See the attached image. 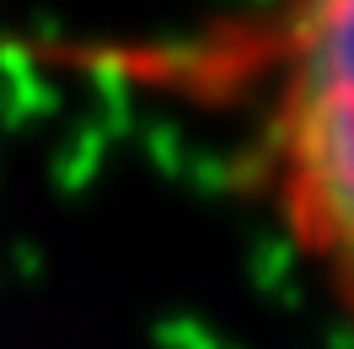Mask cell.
<instances>
[{"label": "cell", "mask_w": 354, "mask_h": 349, "mask_svg": "<svg viewBox=\"0 0 354 349\" xmlns=\"http://www.w3.org/2000/svg\"><path fill=\"white\" fill-rule=\"evenodd\" d=\"M177 60L204 81H247L258 134L252 172L268 215L333 312L354 328V0L236 22Z\"/></svg>", "instance_id": "6da1fadb"}]
</instances>
